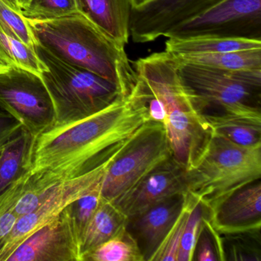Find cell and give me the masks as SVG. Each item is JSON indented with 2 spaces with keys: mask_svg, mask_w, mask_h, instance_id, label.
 Returning a JSON list of instances; mask_svg holds the SVG:
<instances>
[{
  "mask_svg": "<svg viewBox=\"0 0 261 261\" xmlns=\"http://www.w3.org/2000/svg\"><path fill=\"white\" fill-rule=\"evenodd\" d=\"M109 163L50 189L36 209L19 217L13 230L0 246V261H8L22 243L57 218L68 206L91 192L103 179Z\"/></svg>",
  "mask_w": 261,
  "mask_h": 261,
  "instance_id": "cell-10",
  "label": "cell"
},
{
  "mask_svg": "<svg viewBox=\"0 0 261 261\" xmlns=\"http://www.w3.org/2000/svg\"><path fill=\"white\" fill-rule=\"evenodd\" d=\"M195 198L187 194L184 206L151 261H176L183 230Z\"/></svg>",
  "mask_w": 261,
  "mask_h": 261,
  "instance_id": "cell-27",
  "label": "cell"
},
{
  "mask_svg": "<svg viewBox=\"0 0 261 261\" xmlns=\"http://www.w3.org/2000/svg\"><path fill=\"white\" fill-rule=\"evenodd\" d=\"M79 11L120 46L129 42V0H77Z\"/></svg>",
  "mask_w": 261,
  "mask_h": 261,
  "instance_id": "cell-16",
  "label": "cell"
},
{
  "mask_svg": "<svg viewBox=\"0 0 261 261\" xmlns=\"http://www.w3.org/2000/svg\"><path fill=\"white\" fill-rule=\"evenodd\" d=\"M151 0H129L131 5V10L140 8L143 6L146 5L148 3L150 2Z\"/></svg>",
  "mask_w": 261,
  "mask_h": 261,
  "instance_id": "cell-33",
  "label": "cell"
},
{
  "mask_svg": "<svg viewBox=\"0 0 261 261\" xmlns=\"http://www.w3.org/2000/svg\"><path fill=\"white\" fill-rule=\"evenodd\" d=\"M30 174L23 172L4 192L0 193V246L19 219L16 205L23 192Z\"/></svg>",
  "mask_w": 261,
  "mask_h": 261,
  "instance_id": "cell-25",
  "label": "cell"
},
{
  "mask_svg": "<svg viewBox=\"0 0 261 261\" xmlns=\"http://www.w3.org/2000/svg\"><path fill=\"white\" fill-rule=\"evenodd\" d=\"M171 156L164 124L148 120L108 164L102 180V198L114 203Z\"/></svg>",
  "mask_w": 261,
  "mask_h": 261,
  "instance_id": "cell-7",
  "label": "cell"
},
{
  "mask_svg": "<svg viewBox=\"0 0 261 261\" xmlns=\"http://www.w3.org/2000/svg\"><path fill=\"white\" fill-rule=\"evenodd\" d=\"M35 50L47 68L41 79L53 101L54 126L86 118L124 97L113 82L61 60L40 44Z\"/></svg>",
  "mask_w": 261,
  "mask_h": 261,
  "instance_id": "cell-5",
  "label": "cell"
},
{
  "mask_svg": "<svg viewBox=\"0 0 261 261\" xmlns=\"http://www.w3.org/2000/svg\"><path fill=\"white\" fill-rule=\"evenodd\" d=\"M8 261H83L72 204L22 243Z\"/></svg>",
  "mask_w": 261,
  "mask_h": 261,
  "instance_id": "cell-11",
  "label": "cell"
},
{
  "mask_svg": "<svg viewBox=\"0 0 261 261\" xmlns=\"http://www.w3.org/2000/svg\"><path fill=\"white\" fill-rule=\"evenodd\" d=\"M4 1L9 7H11L13 10H14L15 11L17 12V13H21V8L20 6H19V0H4Z\"/></svg>",
  "mask_w": 261,
  "mask_h": 261,
  "instance_id": "cell-34",
  "label": "cell"
},
{
  "mask_svg": "<svg viewBox=\"0 0 261 261\" xmlns=\"http://www.w3.org/2000/svg\"><path fill=\"white\" fill-rule=\"evenodd\" d=\"M165 37H218L261 41V0H224L173 29Z\"/></svg>",
  "mask_w": 261,
  "mask_h": 261,
  "instance_id": "cell-9",
  "label": "cell"
},
{
  "mask_svg": "<svg viewBox=\"0 0 261 261\" xmlns=\"http://www.w3.org/2000/svg\"><path fill=\"white\" fill-rule=\"evenodd\" d=\"M174 56L180 62L204 65L219 70L261 69V48L212 54Z\"/></svg>",
  "mask_w": 261,
  "mask_h": 261,
  "instance_id": "cell-20",
  "label": "cell"
},
{
  "mask_svg": "<svg viewBox=\"0 0 261 261\" xmlns=\"http://www.w3.org/2000/svg\"><path fill=\"white\" fill-rule=\"evenodd\" d=\"M203 117L216 135L246 147L261 146V117L235 114Z\"/></svg>",
  "mask_w": 261,
  "mask_h": 261,
  "instance_id": "cell-18",
  "label": "cell"
},
{
  "mask_svg": "<svg viewBox=\"0 0 261 261\" xmlns=\"http://www.w3.org/2000/svg\"><path fill=\"white\" fill-rule=\"evenodd\" d=\"M79 13L77 0H30L20 14L27 19L51 20Z\"/></svg>",
  "mask_w": 261,
  "mask_h": 261,
  "instance_id": "cell-26",
  "label": "cell"
},
{
  "mask_svg": "<svg viewBox=\"0 0 261 261\" xmlns=\"http://www.w3.org/2000/svg\"><path fill=\"white\" fill-rule=\"evenodd\" d=\"M223 236L224 260H260V230Z\"/></svg>",
  "mask_w": 261,
  "mask_h": 261,
  "instance_id": "cell-24",
  "label": "cell"
},
{
  "mask_svg": "<svg viewBox=\"0 0 261 261\" xmlns=\"http://www.w3.org/2000/svg\"><path fill=\"white\" fill-rule=\"evenodd\" d=\"M0 57L11 67L21 68L40 76L47 69L36 54L35 47L29 46L6 33L0 25Z\"/></svg>",
  "mask_w": 261,
  "mask_h": 261,
  "instance_id": "cell-21",
  "label": "cell"
},
{
  "mask_svg": "<svg viewBox=\"0 0 261 261\" xmlns=\"http://www.w3.org/2000/svg\"><path fill=\"white\" fill-rule=\"evenodd\" d=\"M31 138L30 134L22 130L0 152V193L25 172L24 160Z\"/></svg>",
  "mask_w": 261,
  "mask_h": 261,
  "instance_id": "cell-23",
  "label": "cell"
},
{
  "mask_svg": "<svg viewBox=\"0 0 261 261\" xmlns=\"http://www.w3.org/2000/svg\"><path fill=\"white\" fill-rule=\"evenodd\" d=\"M20 123L7 117H0V152L22 132Z\"/></svg>",
  "mask_w": 261,
  "mask_h": 261,
  "instance_id": "cell-32",
  "label": "cell"
},
{
  "mask_svg": "<svg viewBox=\"0 0 261 261\" xmlns=\"http://www.w3.org/2000/svg\"><path fill=\"white\" fill-rule=\"evenodd\" d=\"M0 117L19 122L33 139L54 126L53 101L40 76L16 67L0 73Z\"/></svg>",
  "mask_w": 261,
  "mask_h": 261,
  "instance_id": "cell-8",
  "label": "cell"
},
{
  "mask_svg": "<svg viewBox=\"0 0 261 261\" xmlns=\"http://www.w3.org/2000/svg\"><path fill=\"white\" fill-rule=\"evenodd\" d=\"M189 171L172 156L155 166L114 204L127 218L178 194L189 193Z\"/></svg>",
  "mask_w": 261,
  "mask_h": 261,
  "instance_id": "cell-13",
  "label": "cell"
},
{
  "mask_svg": "<svg viewBox=\"0 0 261 261\" xmlns=\"http://www.w3.org/2000/svg\"><path fill=\"white\" fill-rule=\"evenodd\" d=\"M127 221V217L114 203L101 198L82 237L83 256L120 233L126 228Z\"/></svg>",
  "mask_w": 261,
  "mask_h": 261,
  "instance_id": "cell-17",
  "label": "cell"
},
{
  "mask_svg": "<svg viewBox=\"0 0 261 261\" xmlns=\"http://www.w3.org/2000/svg\"><path fill=\"white\" fill-rule=\"evenodd\" d=\"M210 213V209L195 198L183 230L176 261H192L203 220Z\"/></svg>",
  "mask_w": 261,
  "mask_h": 261,
  "instance_id": "cell-28",
  "label": "cell"
},
{
  "mask_svg": "<svg viewBox=\"0 0 261 261\" xmlns=\"http://www.w3.org/2000/svg\"><path fill=\"white\" fill-rule=\"evenodd\" d=\"M101 183L102 181L86 195L72 204L73 212L82 237V241L84 232L101 201Z\"/></svg>",
  "mask_w": 261,
  "mask_h": 261,
  "instance_id": "cell-31",
  "label": "cell"
},
{
  "mask_svg": "<svg viewBox=\"0 0 261 261\" xmlns=\"http://www.w3.org/2000/svg\"><path fill=\"white\" fill-rule=\"evenodd\" d=\"M133 67L137 77L163 103L166 113L163 124L172 158L192 170L205 150L212 131L183 88L178 61L165 51L139 59Z\"/></svg>",
  "mask_w": 261,
  "mask_h": 261,
  "instance_id": "cell-3",
  "label": "cell"
},
{
  "mask_svg": "<svg viewBox=\"0 0 261 261\" xmlns=\"http://www.w3.org/2000/svg\"><path fill=\"white\" fill-rule=\"evenodd\" d=\"M177 60L183 88L200 115L261 117V69L227 71Z\"/></svg>",
  "mask_w": 261,
  "mask_h": 261,
  "instance_id": "cell-4",
  "label": "cell"
},
{
  "mask_svg": "<svg viewBox=\"0 0 261 261\" xmlns=\"http://www.w3.org/2000/svg\"><path fill=\"white\" fill-rule=\"evenodd\" d=\"M224 0H151L131 10L129 36L136 43L153 42Z\"/></svg>",
  "mask_w": 261,
  "mask_h": 261,
  "instance_id": "cell-12",
  "label": "cell"
},
{
  "mask_svg": "<svg viewBox=\"0 0 261 261\" xmlns=\"http://www.w3.org/2000/svg\"><path fill=\"white\" fill-rule=\"evenodd\" d=\"M30 0H19V6H20L21 10L29 4Z\"/></svg>",
  "mask_w": 261,
  "mask_h": 261,
  "instance_id": "cell-35",
  "label": "cell"
},
{
  "mask_svg": "<svg viewBox=\"0 0 261 261\" xmlns=\"http://www.w3.org/2000/svg\"><path fill=\"white\" fill-rule=\"evenodd\" d=\"M189 178V193L211 211L237 189L261 178V146H240L212 133Z\"/></svg>",
  "mask_w": 261,
  "mask_h": 261,
  "instance_id": "cell-6",
  "label": "cell"
},
{
  "mask_svg": "<svg viewBox=\"0 0 261 261\" xmlns=\"http://www.w3.org/2000/svg\"><path fill=\"white\" fill-rule=\"evenodd\" d=\"M209 221L221 235L260 230V178L239 188L219 201L211 210Z\"/></svg>",
  "mask_w": 261,
  "mask_h": 261,
  "instance_id": "cell-14",
  "label": "cell"
},
{
  "mask_svg": "<svg viewBox=\"0 0 261 261\" xmlns=\"http://www.w3.org/2000/svg\"><path fill=\"white\" fill-rule=\"evenodd\" d=\"M149 120L135 98L121 97L86 118L54 126L31 138L23 170L30 174L16 205L18 216L33 212L50 189L109 163Z\"/></svg>",
  "mask_w": 261,
  "mask_h": 261,
  "instance_id": "cell-1",
  "label": "cell"
},
{
  "mask_svg": "<svg viewBox=\"0 0 261 261\" xmlns=\"http://www.w3.org/2000/svg\"><path fill=\"white\" fill-rule=\"evenodd\" d=\"M209 216L210 214L203 220L192 260L224 261L221 236L212 227Z\"/></svg>",
  "mask_w": 261,
  "mask_h": 261,
  "instance_id": "cell-29",
  "label": "cell"
},
{
  "mask_svg": "<svg viewBox=\"0 0 261 261\" xmlns=\"http://www.w3.org/2000/svg\"><path fill=\"white\" fill-rule=\"evenodd\" d=\"M83 261H144L130 233L123 229L120 233L85 253Z\"/></svg>",
  "mask_w": 261,
  "mask_h": 261,
  "instance_id": "cell-22",
  "label": "cell"
},
{
  "mask_svg": "<svg viewBox=\"0 0 261 261\" xmlns=\"http://www.w3.org/2000/svg\"><path fill=\"white\" fill-rule=\"evenodd\" d=\"M38 43L61 60L94 73L127 97L137 74L125 51L82 13L51 20L27 19Z\"/></svg>",
  "mask_w": 261,
  "mask_h": 261,
  "instance_id": "cell-2",
  "label": "cell"
},
{
  "mask_svg": "<svg viewBox=\"0 0 261 261\" xmlns=\"http://www.w3.org/2000/svg\"><path fill=\"white\" fill-rule=\"evenodd\" d=\"M261 48V41L218 37L168 39L165 51L176 56L212 54Z\"/></svg>",
  "mask_w": 261,
  "mask_h": 261,
  "instance_id": "cell-19",
  "label": "cell"
},
{
  "mask_svg": "<svg viewBox=\"0 0 261 261\" xmlns=\"http://www.w3.org/2000/svg\"><path fill=\"white\" fill-rule=\"evenodd\" d=\"M186 196L172 195L128 218L126 230L135 240L143 260H152L181 212Z\"/></svg>",
  "mask_w": 261,
  "mask_h": 261,
  "instance_id": "cell-15",
  "label": "cell"
},
{
  "mask_svg": "<svg viewBox=\"0 0 261 261\" xmlns=\"http://www.w3.org/2000/svg\"><path fill=\"white\" fill-rule=\"evenodd\" d=\"M0 25L6 33L29 46L37 45V41L25 18L9 7L4 0H0Z\"/></svg>",
  "mask_w": 261,
  "mask_h": 261,
  "instance_id": "cell-30",
  "label": "cell"
}]
</instances>
